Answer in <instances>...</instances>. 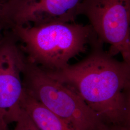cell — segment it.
I'll list each match as a JSON object with an SVG mask.
<instances>
[{
    "mask_svg": "<svg viewBox=\"0 0 130 130\" xmlns=\"http://www.w3.org/2000/svg\"><path fill=\"white\" fill-rule=\"evenodd\" d=\"M9 0H0V3H1L3 5H5V3H6Z\"/></svg>",
    "mask_w": 130,
    "mask_h": 130,
    "instance_id": "cell-12",
    "label": "cell"
},
{
    "mask_svg": "<svg viewBox=\"0 0 130 130\" xmlns=\"http://www.w3.org/2000/svg\"><path fill=\"white\" fill-rule=\"evenodd\" d=\"M8 29L28 60L47 70L64 68L99 40L90 25L74 22L14 25Z\"/></svg>",
    "mask_w": 130,
    "mask_h": 130,
    "instance_id": "cell-2",
    "label": "cell"
},
{
    "mask_svg": "<svg viewBox=\"0 0 130 130\" xmlns=\"http://www.w3.org/2000/svg\"><path fill=\"white\" fill-rule=\"evenodd\" d=\"M25 91L78 130H108L107 125L79 95L26 59L21 71Z\"/></svg>",
    "mask_w": 130,
    "mask_h": 130,
    "instance_id": "cell-3",
    "label": "cell"
},
{
    "mask_svg": "<svg viewBox=\"0 0 130 130\" xmlns=\"http://www.w3.org/2000/svg\"><path fill=\"white\" fill-rule=\"evenodd\" d=\"M108 130H130V127L124 126L112 125L109 127Z\"/></svg>",
    "mask_w": 130,
    "mask_h": 130,
    "instance_id": "cell-9",
    "label": "cell"
},
{
    "mask_svg": "<svg viewBox=\"0 0 130 130\" xmlns=\"http://www.w3.org/2000/svg\"><path fill=\"white\" fill-rule=\"evenodd\" d=\"M0 32V116L7 125L15 122L22 112L24 92L21 71L26 56L10 29Z\"/></svg>",
    "mask_w": 130,
    "mask_h": 130,
    "instance_id": "cell-5",
    "label": "cell"
},
{
    "mask_svg": "<svg viewBox=\"0 0 130 130\" xmlns=\"http://www.w3.org/2000/svg\"><path fill=\"white\" fill-rule=\"evenodd\" d=\"M20 106L39 130H78L29 95L25 89Z\"/></svg>",
    "mask_w": 130,
    "mask_h": 130,
    "instance_id": "cell-7",
    "label": "cell"
},
{
    "mask_svg": "<svg viewBox=\"0 0 130 130\" xmlns=\"http://www.w3.org/2000/svg\"><path fill=\"white\" fill-rule=\"evenodd\" d=\"M11 1V0H9V1Z\"/></svg>",
    "mask_w": 130,
    "mask_h": 130,
    "instance_id": "cell-13",
    "label": "cell"
},
{
    "mask_svg": "<svg viewBox=\"0 0 130 130\" xmlns=\"http://www.w3.org/2000/svg\"><path fill=\"white\" fill-rule=\"evenodd\" d=\"M4 5L0 3V29H3V7Z\"/></svg>",
    "mask_w": 130,
    "mask_h": 130,
    "instance_id": "cell-10",
    "label": "cell"
},
{
    "mask_svg": "<svg viewBox=\"0 0 130 130\" xmlns=\"http://www.w3.org/2000/svg\"><path fill=\"white\" fill-rule=\"evenodd\" d=\"M103 44L94 43L76 64L44 70L77 93L107 125L130 127V64L117 60Z\"/></svg>",
    "mask_w": 130,
    "mask_h": 130,
    "instance_id": "cell-1",
    "label": "cell"
},
{
    "mask_svg": "<svg viewBox=\"0 0 130 130\" xmlns=\"http://www.w3.org/2000/svg\"><path fill=\"white\" fill-rule=\"evenodd\" d=\"M78 14L88 19L99 41L110 44V55L121 54L130 64V0H83Z\"/></svg>",
    "mask_w": 130,
    "mask_h": 130,
    "instance_id": "cell-4",
    "label": "cell"
},
{
    "mask_svg": "<svg viewBox=\"0 0 130 130\" xmlns=\"http://www.w3.org/2000/svg\"><path fill=\"white\" fill-rule=\"evenodd\" d=\"M83 0H11L3 7L5 29L14 25L73 23Z\"/></svg>",
    "mask_w": 130,
    "mask_h": 130,
    "instance_id": "cell-6",
    "label": "cell"
},
{
    "mask_svg": "<svg viewBox=\"0 0 130 130\" xmlns=\"http://www.w3.org/2000/svg\"><path fill=\"white\" fill-rule=\"evenodd\" d=\"M13 130H39L28 114L22 109V112Z\"/></svg>",
    "mask_w": 130,
    "mask_h": 130,
    "instance_id": "cell-8",
    "label": "cell"
},
{
    "mask_svg": "<svg viewBox=\"0 0 130 130\" xmlns=\"http://www.w3.org/2000/svg\"><path fill=\"white\" fill-rule=\"evenodd\" d=\"M7 125L3 118L0 116V130H7Z\"/></svg>",
    "mask_w": 130,
    "mask_h": 130,
    "instance_id": "cell-11",
    "label": "cell"
}]
</instances>
